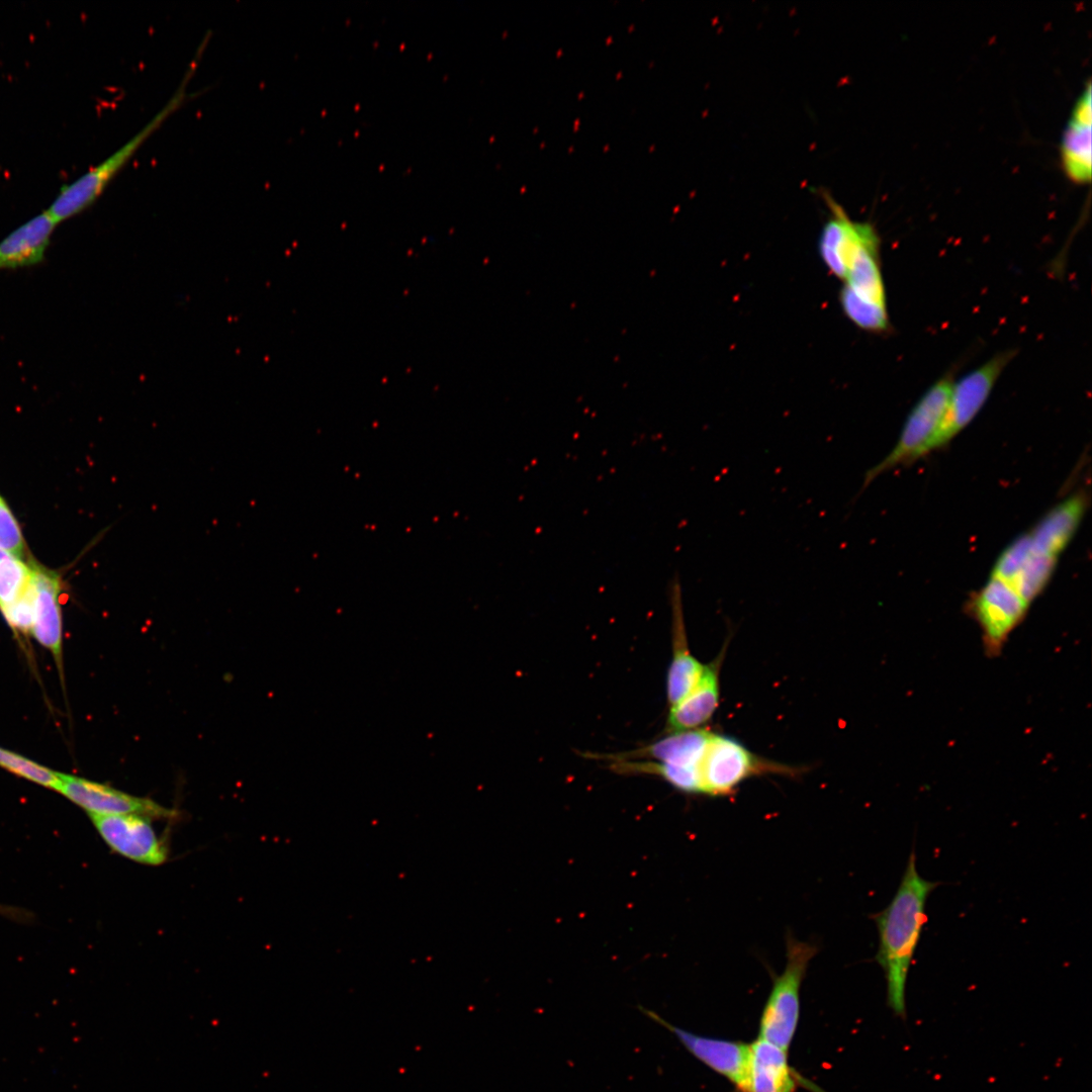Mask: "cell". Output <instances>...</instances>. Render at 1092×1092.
I'll return each instance as SVG.
<instances>
[{
  "instance_id": "11",
  "label": "cell",
  "mask_w": 1092,
  "mask_h": 1092,
  "mask_svg": "<svg viewBox=\"0 0 1092 1092\" xmlns=\"http://www.w3.org/2000/svg\"><path fill=\"white\" fill-rule=\"evenodd\" d=\"M879 247L880 239L875 228L869 222L858 221L846 256L841 291L861 301L886 306Z\"/></svg>"
},
{
  "instance_id": "10",
  "label": "cell",
  "mask_w": 1092,
  "mask_h": 1092,
  "mask_svg": "<svg viewBox=\"0 0 1092 1092\" xmlns=\"http://www.w3.org/2000/svg\"><path fill=\"white\" fill-rule=\"evenodd\" d=\"M639 1009L672 1032L688 1052L727 1078L740 1092H749L750 1044L701 1036L668 1023L651 1010Z\"/></svg>"
},
{
  "instance_id": "15",
  "label": "cell",
  "mask_w": 1092,
  "mask_h": 1092,
  "mask_svg": "<svg viewBox=\"0 0 1092 1092\" xmlns=\"http://www.w3.org/2000/svg\"><path fill=\"white\" fill-rule=\"evenodd\" d=\"M724 650L713 662L705 664L694 689L679 702L670 706L666 732L698 729L707 723L719 705V670Z\"/></svg>"
},
{
  "instance_id": "1",
  "label": "cell",
  "mask_w": 1092,
  "mask_h": 1092,
  "mask_svg": "<svg viewBox=\"0 0 1092 1092\" xmlns=\"http://www.w3.org/2000/svg\"><path fill=\"white\" fill-rule=\"evenodd\" d=\"M939 885L920 876L916 852L911 850L900 885L888 906L872 915L879 933L875 961L887 983V1004L901 1019L907 1018L906 986L913 958L927 922L926 902Z\"/></svg>"
},
{
  "instance_id": "20",
  "label": "cell",
  "mask_w": 1092,
  "mask_h": 1092,
  "mask_svg": "<svg viewBox=\"0 0 1092 1092\" xmlns=\"http://www.w3.org/2000/svg\"><path fill=\"white\" fill-rule=\"evenodd\" d=\"M1056 562L1057 557L1034 551L1010 585L1029 605L1049 582Z\"/></svg>"
},
{
  "instance_id": "7",
  "label": "cell",
  "mask_w": 1092,
  "mask_h": 1092,
  "mask_svg": "<svg viewBox=\"0 0 1092 1092\" xmlns=\"http://www.w3.org/2000/svg\"><path fill=\"white\" fill-rule=\"evenodd\" d=\"M1028 604L1007 582L991 576L971 599L969 609L978 622L989 655H997L1009 634L1024 618Z\"/></svg>"
},
{
  "instance_id": "17",
  "label": "cell",
  "mask_w": 1092,
  "mask_h": 1092,
  "mask_svg": "<svg viewBox=\"0 0 1092 1092\" xmlns=\"http://www.w3.org/2000/svg\"><path fill=\"white\" fill-rule=\"evenodd\" d=\"M56 221L47 210L14 230L0 243V270L33 266L43 261Z\"/></svg>"
},
{
  "instance_id": "12",
  "label": "cell",
  "mask_w": 1092,
  "mask_h": 1092,
  "mask_svg": "<svg viewBox=\"0 0 1092 1092\" xmlns=\"http://www.w3.org/2000/svg\"><path fill=\"white\" fill-rule=\"evenodd\" d=\"M671 608L672 654L666 676V698L669 707L685 698L699 681L705 664L690 651L685 625L682 594L679 578L669 583Z\"/></svg>"
},
{
  "instance_id": "6",
  "label": "cell",
  "mask_w": 1092,
  "mask_h": 1092,
  "mask_svg": "<svg viewBox=\"0 0 1092 1092\" xmlns=\"http://www.w3.org/2000/svg\"><path fill=\"white\" fill-rule=\"evenodd\" d=\"M1015 355V350L1001 351L953 382L935 449L948 443L973 421L989 397L1001 373Z\"/></svg>"
},
{
  "instance_id": "16",
  "label": "cell",
  "mask_w": 1092,
  "mask_h": 1092,
  "mask_svg": "<svg viewBox=\"0 0 1092 1092\" xmlns=\"http://www.w3.org/2000/svg\"><path fill=\"white\" fill-rule=\"evenodd\" d=\"M34 590V617L31 634L51 651L59 666L62 663L63 629L59 603V580L56 574L39 567H32Z\"/></svg>"
},
{
  "instance_id": "5",
  "label": "cell",
  "mask_w": 1092,
  "mask_h": 1092,
  "mask_svg": "<svg viewBox=\"0 0 1092 1092\" xmlns=\"http://www.w3.org/2000/svg\"><path fill=\"white\" fill-rule=\"evenodd\" d=\"M703 794L724 796L747 778L763 774L795 776L800 770L749 751L732 737L712 732L701 765Z\"/></svg>"
},
{
  "instance_id": "26",
  "label": "cell",
  "mask_w": 1092,
  "mask_h": 1092,
  "mask_svg": "<svg viewBox=\"0 0 1092 1092\" xmlns=\"http://www.w3.org/2000/svg\"><path fill=\"white\" fill-rule=\"evenodd\" d=\"M0 549L14 556L23 552V538L11 511L0 497Z\"/></svg>"
},
{
  "instance_id": "8",
  "label": "cell",
  "mask_w": 1092,
  "mask_h": 1092,
  "mask_svg": "<svg viewBox=\"0 0 1092 1092\" xmlns=\"http://www.w3.org/2000/svg\"><path fill=\"white\" fill-rule=\"evenodd\" d=\"M56 791L85 810L89 816L138 814L151 819H171L177 815L173 809L151 799L133 796L109 785L77 776L59 772Z\"/></svg>"
},
{
  "instance_id": "23",
  "label": "cell",
  "mask_w": 1092,
  "mask_h": 1092,
  "mask_svg": "<svg viewBox=\"0 0 1092 1092\" xmlns=\"http://www.w3.org/2000/svg\"><path fill=\"white\" fill-rule=\"evenodd\" d=\"M0 766L8 771L42 787L55 790L59 771L52 770L18 753L0 747Z\"/></svg>"
},
{
  "instance_id": "2",
  "label": "cell",
  "mask_w": 1092,
  "mask_h": 1092,
  "mask_svg": "<svg viewBox=\"0 0 1092 1092\" xmlns=\"http://www.w3.org/2000/svg\"><path fill=\"white\" fill-rule=\"evenodd\" d=\"M195 65V63L191 64V68L169 101L135 135L99 165L61 188L59 195L47 210L57 224L94 203L144 143L184 104L190 96L187 93V85L190 76L194 73Z\"/></svg>"
},
{
  "instance_id": "13",
  "label": "cell",
  "mask_w": 1092,
  "mask_h": 1092,
  "mask_svg": "<svg viewBox=\"0 0 1092 1092\" xmlns=\"http://www.w3.org/2000/svg\"><path fill=\"white\" fill-rule=\"evenodd\" d=\"M712 732L698 728L670 732L640 748L616 754L598 755L614 760H647L685 767H700Z\"/></svg>"
},
{
  "instance_id": "9",
  "label": "cell",
  "mask_w": 1092,
  "mask_h": 1092,
  "mask_svg": "<svg viewBox=\"0 0 1092 1092\" xmlns=\"http://www.w3.org/2000/svg\"><path fill=\"white\" fill-rule=\"evenodd\" d=\"M105 844L115 853L147 866L163 864L168 848L159 837L152 819L138 814L89 816Z\"/></svg>"
},
{
  "instance_id": "4",
  "label": "cell",
  "mask_w": 1092,
  "mask_h": 1092,
  "mask_svg": "<svg viewBox=\"0 0 1092 1092\" xmlns=\"http://www.w3.org/2000/svg\"><path fill=\"white\" fill-rule=\"evenodd\" d=\"M817 951L816 945L787 936L786 966L774 979L760 1017L759 1038L788 1051L799 1021L801 985Z\"/></svg>"
},
{
  "instance_id": "22",
  "label": "cell",
  "mask_w": 1092,
  "mask_h": 1092,
  "mask_svg": "<svg viewBox=\"0 0 1092 1092\" xmlns=\"http://www.w3.org/2000/svg\"><path fill=\"white\" fill-rule=\"evenodd\" d=\"M839 300L844 314L858 328L874 333L889 330L890 323L886 306L861 301L841 290Z\"/></svg>"
},
{
  "instance_id": "14",
  "label": "cell",
  "mask_w": 1092,
  "mask_h": 1092,
  "mask_svg": "<svg viewBox=\"0 0 1092 1092\" xmlns=\"http://www.w3.org/2000/svg\"><path fill=\"white\" fill-rule=\"evenodd\" d=\"M1091 84L1076 101L1061 142V160L1068 178L1078 184L1091 179Z\"/></svg>"
},
{
  "instance_id": "25",
  "label": "cell",
  "mask_w": 1092,
  "mask_h": 1092,
  "mask_svg": "<svg viewBox=\"0 0 1092 1092\" xmlns=\"http://www.w3.org/2000/svg\"><path fill=\"white\" fill-rule=\"evenodd\" d=\"M1 612L13 630L20 633L31 632L34 617L32 578L25 592L13 603L1 609Z\"/></svg>"
},
{
  "instance_id": "18",
  "label": "cell",
  "mask_w": 1092,
  "mask_h": 1092,
  "mask_svg": "<svg viewBox=\"0 0 1092 1092\" xmlns=\"http://www.w3.org/2000/svg\"><path fill=\"white\" fill-rule=\"evenodd\" d=\"M1084 493L1073 494L1052 511L1029 533L1033 550L1058 557L1073 537L1086 510Z\"/></svg>"
},
{
  "instance_id": "19",
  "label": "cell",
  "mask_w": 1092,
  "mask_h": 1092,
  "mask_svg": "<svg viewBox=\"0 0 1092 1092\" xmlns=\"http://www.w3.org/2000/svg\"><path fill=\"white\" fill-rule=\"evenodd\" d=\"M795 1086L787 1051L759 1037L750 1044L749 1092H793Z\"/></svg>"
},
{
  "instance_id": "21",
  "label": "cell",
  "mask_w": 1092,
  "mask_h": 1092,
  "mask_svg": "<svg viewBox=\"0 0 1092 1092\" xmlns=\"http://www.w3.org/2000/svg\"><path fill=\"white\" fill-rule=\"evenodd\" d=\"M33 568L0 549V610L17 600L31 582Z\"/></svg>"
},
{
  "instance_id": "27",
  "label": "cell",
  "mask_w": 1092,
  "mask_h": 1092,
  "mask_svg": "<svg viewBox=\"0 0 1092 1092\" xmlns=\"http://www.w3.org/2000/svg\"><path fill=\"white\" fill-rule=\"evenodd\" d=\"M31 913L17 907L6 906L0 904V915H3L9 919L24 921L28 919Z\"/></svg>"
},
{
  "instance_id": "3",
  "label": "cell",
  "mask_w": 1092,
  "mask_h": 1092,
  "mask_svg": "<svg viewBox=\"0 0 1092 1092\" xmlns=\"http://www.w3.org/2000/svg\"><path fill=\"white\" fill-rule=\"evenodd\" d=\"M952 373H945L921 396L909 414L897 444L877 465L864 474L859 492L879 475L893 468L913 462L932 450L942 428L951 387Z\"/></svg>"
},
{
  "instance_id": "24",
  "label": "cell",
  "mask_w": 1092,
  "mask_h": 1092,
  "mask_svg": "<svg viewBox=\"0 0 1092 1092\" xmlns=\"http://www.w3.org/2000/svg\"><path fill=\"white\" fill-rule=\"evenodd\" d=\"M1033 552L1030 535L1018 537L999 556L992 576L1010 584Z\"/></svg>"
}]
</instances>
